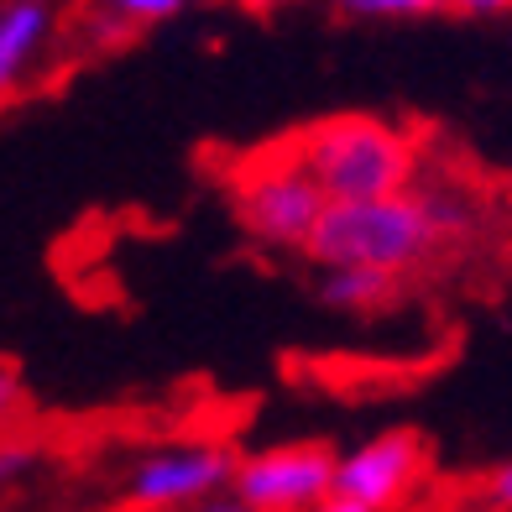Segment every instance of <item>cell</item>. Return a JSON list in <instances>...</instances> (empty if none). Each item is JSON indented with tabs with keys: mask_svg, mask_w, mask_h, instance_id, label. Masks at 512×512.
<instances>
[{
	"mask_svg": "<svg viewBox=\"0 0 512 512\" xmlns=\"http://www.w3.org/2000/svg\"><path fill=\"white\" fill-rule=\"evenodd\" d=\"M277 147L314 178L324 204L408 194L418 173V152L408 136L392 121H382V115H361V110L324 115V121L283 136Z\"/></svg>",
	"mask_w": 512,
	"mask_h": 512,
	"instance_id": "6da1fadb",
	"label": "cell"
},
{
	"mask_svg": "<svg viewBox=\"0 0 512 512\" xmlns=\"http://www.w3.org/2000/svg\"><path fill=\"white\" fill-rule=\"evenodd\" d=\"M439 246V236L424 220L418 194H392V199H356V204H324L314 220L304 256L314 267H377L403 277Z\"/></svg>",
	"mask_w": 512,
	"mask_h": 512,
	"instance_id": "7a4b0ae2",
	"label": "cell"
},
{
	"mask_svg": "<svg viewBox=\"0 0 512 512\" xmlns=\"http://www.w3.org/2000/svg\"><path fill=\"white\" fill-rule=\"evenodd\" d=\"M230 215L256 246L304 251L314 220L324 215V194L283 147H267L230 173Z\"/></svg>",
	"mask_w": 512,
	"mask_h": 512,
	"instance_id": "3957f363",
	"label": "cell"
},
{
	"mask_svg": "<svg viewBox=\"0 0 512 512\" xmlns=\"http://www.w3.org/2000/svg\"><path fill=\"white\" fill-rule=\"evenodd\" d=\"M236 450L215 445V439H199V445H162L152 455H142L126 471L121 497L136 512H173V507H199L209 497L230 492V476H236Z\"/></svg>",
	"mask_w": 512,
	"mask_h": 512,
	"instance_id": "277c9868",
	"label": "cell"
},
{
	"mask_svg": "<svg viewBox=\"0 0 512 512\" xmlns=\"http://www.w3.org/2000/svg\"><path fill=\"white\" fill-rule=\"evenodd\" d=\"M335 481V450L298 439V445H272L236 460L230 497L246 502L251 512H309L330 497Z\"/></svg>",
	"mask_w": 512,
	"mask_h": 512,
	"instance_id": "5b68a950",
	"label": "cell"
},
{
	"mask_svg": "<svg viewBox=\"0 0 512 512\" xmlns=\"http://www.w3.org/2000/svg\"><path fill=\"white\" fill-rule=\"evenodd\" d=\"M424 465H429L424 434L418 429H382V434L361 439L356 450L335 455L330 497H345L366 512H387L424 481Z\"/></svg>",
	"mask_w": 512,
	"mask_h": 512,
	"instance_id": "8992f818",
	"label": "cell"
},
{
	"mask_svg": "<svg viewBox=\"0 0 512 512\" xmlns=\"http://www.w3.org/2000/svg\"><path fill=\"white\" fill-rule=\"evenodd\" d=\"M53 37V0H0V95L27 79Z\"/></svg>",
	"mask_w": 512,
	"mask_h": 512,
	"instance_id": "52a82bcc",
	"label": "cell"
},
{
	"mask_svg": "<svg viewBox=\"0 0 512 512\" xmlns=\"http://www.w3.org/2000/svg\"><path fill=\"white\" fill-rule=\"evenodd\" d=\"M314 293L335 314H377L398 298V277L377 267H319Z\"/></svg>",
	"mask_w": 512,
	"mask_h": 512,
	"instance_id": "ba28073f",
	"label": "cell"
},
{
	"mask_svg": "<svg viewBox=\"0 0 512 512\" xmlns=\"http://www.w3.org/2000/svg\"><path fill=\"white\" fill-rule=\"evenodd\" d=\"M199 0H100V16H110L115 27H157V21H173L183 11H194Z\"/></svg>",
	"mask_w": 512,
	"mask_h": 512,
	"instance_id": "9c48e42d",
	"label": "cell"
},
{
	"mask_svg": "<svg viewBox=\"0 0 512 512\" xmlns=\"http://www.w3.org/2000/svg\"><path fill=\"white\" fill-rule=\"evenodd\" d=\"M335 6L361 21H424L445 11V0H335Z\"/></svg>",
	"mask_w": 512,
	"mask_h": 512,
	"instance_id": "30bf717a",
	"label": "cell"
},
{
	"mask_svg": "<svg viewBox=\"0 0 512 512\" xmlns=\"http://www.w3.org/2000/svg\"><path fill=\"white\" fill-rule=\"evenodd\" d=\"M37 465H42V445L6 434V439H0V492H6V486H16L21 476H32Z\"/></svg>",
	"mask_w": 512,
	"mask_h": 512,
	"instance_id": "8fae6325",
	"label": "cell"
},
{
	"mask_svg": "<svg viewBox=\"0 0 512 512\" xmlns=\"http://www.w3.org/2000/svg\"><path fill=\"white\" fill-rule=\"evenodd\" d=\"M27 408V387H21V371L11 361H0V439L11 434V424Z\"/></svg>",
	"mask_w": 512,
	"mask_h": 512,
	"instance_id": "7c38bea8",
	"label": "cell"
},
{
	"mask_svg": "<svg viewBox=\"0 0 512 512\" xmlns=\"http://www.w3.org/2000/svg\"><path fill=\"white\" fill-rule=\"evenodd\" d=\"M512 0H445V11H460V16H471V21H497L507 16Z\"/></svg>",
	"mask_w": 512,
	"mask_h": 512,
	"instance_id": "4fadbf2b",
	"label": "cell"
},
{
	"mask_svg": "<svg viewBox=\"0 0 512 512\" xmlns=\"http://www.w3.org/2000/svg\"><path fill=\"white\" fill-rule=\"evenodd\" d=\"M199 512H251V507L236 497H209V502H199Z\"/></svg>",
	"mask_w": 512,
	"mask_h": 512,
	"instance_id": "5bb4252c",
	"label": "cell"
},
{
	"mask_svg": "<svg viewBox=\"0 0 512 512\" xmlns=\"http://www.w3.org/2000/svg\"><path fill=\"white\" fill-rule=\"evenodd\" d=\"M309 512H366V507L345 502V497H324V502H319V507H309Z\"/></svg>",
	"mask_w": 512,
	"mask_h": 512,
	"instance_id": "9a60e30c",
	"label": "cell"
}]
</instances>
